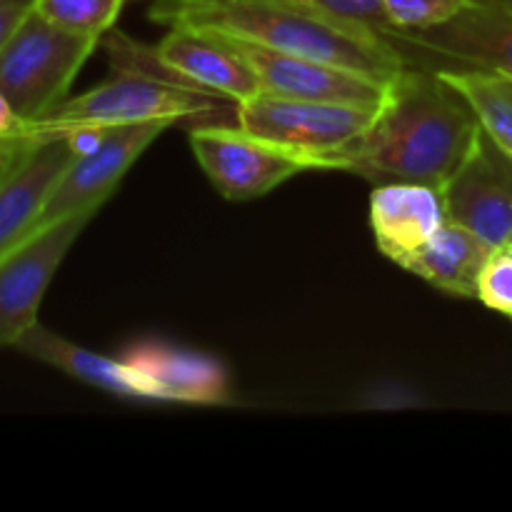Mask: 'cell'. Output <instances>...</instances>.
Here are the masks:
<instances>
[{"label": "cell", "mask_w": 512, "mask_h": 512, "mask_svg": "<svg viewBox=\"0 0 512 512\" xmlns=\"http://www.w3.org/2000/svg\"><path fill=\"white\" fill-rule=\"evenodd\" d=\"M480 135L468 100L435 68L408 63L390 83L383 108L343 165L373 185L425 183L443 188Z\"/></svg>", "instance_id": "1"}, {"label": "cell", "mask_w": 512, "mask_h": 512, "mask_svg": "<svg viewBox=\"0 0 512 512\" xmlns=\"http://www.w3.org/2000/svg\"><path fill=\"white\" fill-rule=\"evenodd\" d=\"M150 20L165 28L233 35L263 48L323 60L393 83L408 65L393 40L345 23L313 0H153Z\"/></svg>", "instance_id": "2"}, {"label": "cell", "mask_w": 512, "mask_h": 512, "mask_svg": "<svg viewBox=\"0 0 512 512\" xmlns=\"http://www.w3.org/2000/svg\"><path fill=\"white\" fill-rule=\"evenodd\" d=\"M238 103L215 93L170 83L135 70H113L108 80L78 98H68L53 115L38 123L23 125L15 140H40L55 135L95 133L118 125L148 123V120H200L235 113Z\"/></svg>", "instance_id": "3"}, {"label": "cell", "mask_w": 512, "mask_h": 512, "mask_svg": "<svg viewBox=\"0 0 512 512\" xmlns=\"http://www.w3.org/2000/svg\"><path fill=\"white\" fill-rule=\"evenodd\" d=\"M380 108L258 93L238 103L235 125L295 155L308 170H340L365 138Z\"/></svg>", "instance_id": "4"}, {"label": "cell", "mask_w": 512, "mask_h": 512, "mask_svg": "<svg viewBox=\"0 0 512 512\" xmlns=\"http://www.w3.org/2000/svg\"><path fill=\"white\" fill-rule=\"evenodd\" d=\"M95 48L100 40L58 28L30 10L0 50V93L15 118L30 125L53 115Z\"/></svg>", "instance_id": "5"}, {"label": "cell", "mask_w": 512, "mask_h": 512, "mask_svg": "<svg viewBox=\"0 0 512 512\" xmlns=\"http://www.w3.org/2000/svg\"><path fill=\"white\" fill-rule=\"evenodd\" d=\"M408 63L485 68L512 78V0H470L438 28L390 35Z\"/></svg>", "instance_id": "6"}, {"label": "cell", "mask_w": 512, "mask_h": 512, "mask_svg": "<svg viewBox=\"0 0 512 512\" xmlns=\"http://www.w3.org/2000/svg\"><path fill=\"white\" fill-rule=\"evenodd\" d=\"M95 213L83 210L33 230L0 260V348H13L38 323L48 285Z\"/></svg>", "instance_id": "7"}, {"label": "cell", "mask_w": 512, "mask_h": 512, "mask_svg": "<svg viewBox=\"0 0 512 512\" xmlns=\"http://www.w3.org/2000/svg\"><path fill=\"white\" fill-rule=\"evenodd\" d=\"M175 120H148V123L118 125L93 135L88 145L70 163L63 178L55 185L53 195L45 203L35 230L55 223L83 210H100L105 200L115 193L135 160L158 140Z\"/></svg>", "instance_id": "8"}, {"label": "cell", "mask_w": 512, "mask_h": 512, "mask_svg": "<svg viewBox=\"0 0 512 512\" xmlns=\"http://www.w3.org/2000/svg\"><path fill=\"white\" fill-rule=\"evenodd\" d=\"M220 38L248 63L255 80H258L260 93L265 95L383 108L390 93V83L340 68V65L305 58V55L280 53V50L263 48V45L233 38V35H220Z\"/></svg>", "instance_id": "9"}, {"label": "cell", "mask_w": 512, "mask_h": 512, "mask_svg": "<svg viewBox=\"0 0 512 512\" xmlns=\"http://www.w3.org/2000/svg\"><path fill=\"white\" fill-rule=\"evenodd\" d=\"M190 148L225 200L263 198L280 183L308 170L295 155L228 123L193 128Z\"/></svg>", "instance_id": "10"}, {"label": "cell", "mask_w": 512, "mask_h": 512, "mask_svg": "<svg viewBox=\"0 0 512 512\" xmlns=\"http://www.w3.org/2000/svg\"><path fill=\"white\" fill-rule=\"evenodd\" d=\"M85 135L18 140L0 165V260L38 225L45 203L80 150Z\"/></svg>", "instance_id": "11"}, {"label": "cell", "mask_w": 512, "mask_h": 512, "mask_svg": "<svg viewBox=\"0 0 512 512\" xmlns=\"http://www.w3.org/2000/svg\"><path fill=\"white\" fill-rule=\"evenodd\" d=\"M443 198L448 220L495 250L512 245V158L483 128L465 163L443 185Z\"/></svg>", "instance_id": "12"}, {"label": "cell", "mask_w": 512, "mask_h": 512, "mask_svg": "<svg viewBox=\"0 0 512 512\" xmlns=\"http://www.w3.org/2000/svg\"><path fill=\"white\" fill-rule=\"evenodd\" d=\"M160 63L193 88L215 93L233 103L260 93L253 70L220 35L193 28H168V35L155 45Z\"/></svg>", "instance_id": "13"}, {"label": "cell", "mask_w": 512, "mask_h": 512, "mask_svg": "<svg viewBox=\"0 0 512 512\" xmlns=\"http://www.w3.org/2000/svg\"><path fill=\"white\" fill-rule=\"evenodd\" d=\"M448 220L443 188L425 183H383L370 193V228L380 253L403 265Z\"/></svg>", "instance_id": "14"}, {"label": "cell", "mask_w": 512, "mask_h": 512, "mask_svg": "<svg viewBox=\"0 0 512 512\" xmlns=\"http://www.w3.org/2000/svg\"><path fill=\"white\" fill-rule=\"evenodd\" d=\"M13 348L28 358L50 365V368L63 370L65 375L80 380V383L105 390V393L133 400H158L153 383L125 358H108V355L95 353L83 345L70 343L40 323L25 330L23 338Z\"/></svg>", "instance_id": "15"}, {"label": "cell", "mask_w": 512, "mask_h": 512, "mask_svg": "<svg viewBox=\"0 0 512 512\" xmlns=\"http://www.w3.org/2000/svg\"><path fill=\"white\" fill-rule=\"evenodd\" d=\"M125 360L153 383L158 403L225 405L233 400L225 370L203 355L165 345H138Z\"/></svg>", "instance_id": "16"}, {"label": "cell", "mask_w": 512, "mask_h": 512, "mask_svg": "<svg viewBox=\"0 0 512 512\" xmlns=\"http://www.w3.org/2000/svg\"><path fill=\"white\" fill-rule=\"evenodd\" d=\"M493 253L495 248L473 230L445 220L443 228L400 268L455 298H478L480 275Z\"/></svg>", "instance_id": "17"}, {"label": "cell", "mask_w": 512, "mask_h": 512, "mask_svg": "<svg viewBox=\"0 0 512 512\" xmlns=\"http://www.w3.org/2000/svg\"><path fill=\"white\" fill-rule=\"evenodd\" d=\"M478 115V123L512 158V78L485 68H435Z\"/></svg>", "instance_id": "18"}, {"label": "cell", "mask_w": 512, "mask_h": 512, "mask_svg": "<svg viewBox=\"0 0 512 512\" xmlns=\"http://www.w3.org/2000/svg\"><path fill=\"white\" fill-rule=\"evenodd\" d=\"M128 0H35V10L58 28L100 40L113 30Z\"/></svg>", "instance_id": "19"}, {"label": "cell", "mask_w": 512, "mask_h": 512, "mask_svg": "<svg viewBox=\"0 0 512 512\" xmlns=\"http://www.w3.org/2000/svg\"><path fill=\"white\" fill-rule=\"evenodd\" d=\"M383 3L393 33H415L453 20L470 0H383Z\"/></svg>", "instance_id": "20"}, {"label": "cell", "mask_w": 512, "mask_h": 512, "mask_svg": "<svg viewBox=\"0 0 512 512\" xmlns=\"http://www.w3.org/2000/svg\"><path fill=\"white\" fill-rule=\"evenodd\" d=\"M478 300L495 313L512 318V253L495 250L480 275Z\"/></svg>", "instance_id": "21"}, {"label": "cell", "mask_w": 512, "mask_h": 512, "mask_svg": "<svg viewBox=\"0 0 512 512\" xmlns=\"http://www.w3.org/2000/svg\"><path fill=\"white\" fill-rule=\"evenodd\" d=\"M313 3L323 8L325 13L345 20V23L370 28L385 38H390V33H393L383 0H313Z\"/></svg>", "instance_id": "22"}, {"label": "cell", "mask_w": 512, "mask_h": 512, "mask_svg": "<svg viewBox=\"0 0 512 512\" xmlns=\"http://www.w3.org/2000/svg\"><path fill=\"white\" fill-rule=\"evenodd\" d=\"M35 8V0H0V50Z\"/></svg>", "instance_id": "23"}, {"label": "cell", "mask_w": 512, "mask_h": 512, "mask_svg": "<svg viewBox=\"0 0 512 512\" xmlns=\"http://www.w3.org/2000/svg\"><path fill=\"white\" fill-rule=\"evenodd\" d=\"M20 130H23V123L15 118L13 110H10V105H8V100H5L3 93H0V140L18 138Z\"/></svg>", "instance_id": "24"}, {"label": "cell", "mask_w": 512, "mask_h": 512, "mask_svg": "<svg viewBox=\"0 0 512 512\" xmlns=\"http://www.w3.org/2000/svg\"><path fill=\"white\" fill-rule=\"evenodd\" d=\"M15 145H18V140L15 138H8V140H0V155H8L10 150L15 148Z\"/></svg>", "instance_id": "25"}, {"label": "cell", "mask_w": 512, "mask_h": 512, "mask_svg": "<svg viewBox=\"0 0 512 512\" xmlns=\"http://www.w3.org/2000/svg\"><path fill=\"white\" fill-rule=\"evenodd\" d=\"M503 250H510V253H512V245H508V248H503Z\"/></svg>", "instance_id": "26"}, {"label": "cell", "mask_w": 512, "mask_h": 512, "mask_svg": "<svg viewBox=\"0 0 512 512\" xmlns=\"http://www.w3.org/2000/svg\"><path fill=\"white\" fill-rule=\"evenodd\" d=\"M150 3H153V0H150Z\"/></svg>", "instance_id": "27"}]
</instances>
